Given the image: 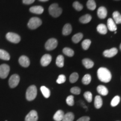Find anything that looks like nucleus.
<instances>
[{
    "instance_id": "1",
    "label": "nucleus",
    "mask_w": 121,
    "mask_h": 121,
    "mask_svg": "<svg viewBox=\"0 0 121 121\" xmlns=\"http://www.w3.org/2000/svg\"><path fill=\"white\" fill-rule=\"evenodd\" d=\"M98 78L102 82H109L112 79V74L108 69L104 67H100L98 70Z\"/></svg>"
},
{
    "instance_id": "27",
    "label": "nucleus",
    "mask_w": 121,
    "mask_h": 121,
    "mask_svg": "<svg viewBox=\"0 0 121 121\" xmlns=\"http://www.w3.org/2000/svg\"><path fill=\"white\" fill-rule=\"evenodd\" d=\"M40 90H41L43 96L45 98H48L49 97L50 95H51V92H50V90L47 87L44 86H43L40 87Z\"/></svg>"
},
{
    "instance_id": "22",
    "label": "nucleus",
    "mask_w": 121,
    "mask_h": 121,
    "mask_svg": "<svg viewBox=\"0 0 121 121\" xmlns=\"http://www.w3.org/2000/svg\"><path fill=\"white\" fill-rule=\"evenodd\" d=\"M113 17L115 23L121 24V14L118 11H114L113 13Z\"/></svg>"
},
{
    "instance_id": "2",
    "label": "nucleus",
    "mask_w": 121,
    "mask_h": 121,
    "mask_svg": "<svg viewBox=\"0 0 121 121\" xmlns=\"http://www.w3.org/2000/svg\"><path fill=\"white\" fill-rule=\"evenodd\" d=\"M49 13L53 17H57L61 15L62 10L57 4H53L49 7Z\"/></svg>"
},
{
    "instance_id": "14",
    "label": "nucleus",
    "mask_w": 121,
    "mask_h": 121,
    "mask_svg": "<svg viewBox=\"0 0 121 121\" xmlns=\"http://www.w3.org/2000/svg\"><path fill=\"white\" fill-rule=\"evenodd\" d=\"M29 10L31 13H35V14H42L44 11V9L40 6H35L30 7Z\"/></svg>"
},
{
    "instance_id": "15",
    "label": "nucleus",
    "mask_w": 121,
    "mask_h": 121,
    "mask_svg": "<svg viewBox=\"0 0 121 121\" xmlns=\"http://www.w3.org/2000/svg\"><path fill=\"white\" fill-rule=\"evenodd\" d=\"M107 26H108V29L111 31H116L117 30V26L116 24L115 23L114 20L111 18H109L107 22Z\"/></svg>"
},
{
    "instance_id": "5",
    "label": "nucleus",
    "mask_w": 121,
    "mask_h": 121,
    "mask_svg": "<svg viewBox=\"0 0 121 121\" xmlns=\"http://www.w3.org/2000/svg\"><path fill=\"white\" fill-rule=\"evenodd\" d=\"M58 45V42L55 38L48 39L45 44V47L48 51H52L55 49Z\"/></svg>"
},
{
    "instance_id": "13",
    "label": "nucleus",
    "mask_w": 121,
    "mask_h": 121,
    "mask_svg": "<svg viewBox=\"0 0 121 121\" xmlns=\"http://www.w3.org/2000/svg\"><path fill=\"white\" fill-rule=\"evenodd\" d=\"M98 16L100 19H105L107 16V10L106 9L105 7L103 6L100 7L98 9Z\"/></svg>"
},
{
    "instance_id": "11",
    "label": "nucleus",
    "mask_w": 121,
    "mask_h": 121,
    "mask_svg": "<svg viewBox=\"0 0 121 121\" xmlns=\"http://www.w3.org/2000/svg\"><path fill=\"white\" fill-rule=\"evenodd\" d=\"M52 60V57L48 54H44L40 60V63L44 67L47 66Z\"/></svg>"
},
{
    "instance_id": "32",
    "label": "nucleus",
    "mask_w": 121,
    "mask_h": 121,
    "mask_svg": "<svg viewBox=\"0 0 121 121\" xmlns=\"http://www.w3.org/2000/svg\"><path fill=\"white\" fill-rule=\"evenodd\" d=\"M78 73H76V72H73V73H72L71 75H70V77H69V81H70L71 83L76 82L77 81H78Z\"/></svg>"
},
{
    "instance_id": "38",
    "label": "nucleus",
    "mask_w": 121,
    "mask_h": 121,
    "mask_svg": "<svg viewBox=\"0 0 121 121\" xmlns=\"http://www.w3.org/2000/svg\"><path fill=\"white\" fill-rule=\"evenodd\" d=\"M66 76H65V75H60L58 76V78H57V82L59 84H63V83H64L65 81H66Z\"/></svg>"
},
{
    "instance_id": "10",
    "label": "nucleus",
    "mask_w": 121,
    "mask_h": 121,
    "mask_svg": "<svg viewBox=\"0 0 121 121\" xmlns=\"http://www.w3.org/2000/svg\"><path fill=\"white\" fill-rule=\"evenodd\" d=\"M118 53V49L116 48H112L110 49L105 50L104 51L103 54L106 57L111 58L116 56Z\"/></svg>"
},
{
    "instance_id": "35",
    "label": "nucleus",
    "mask_w": 121,
    "mask_h": 121,
    "mask_svg": "<svg viewBox=\"0 0 121 121\" xmlns=\"http://www.w3.org/2000/svg\"><path fill=\"white\" fill-rule=\"evenodd\" d=\"M72 6H73L74 9L78 11H81V10H82L83 9V6L81 4H80L79 2H78V1H75V2H74L73 3Z\"/></svg>"
},
{
    "instance_id": "4",
    "label": "nucleus",
    "mask_w": 121,
    "mask_h": 121,
    "mask_svg": "<svg viewBox=\"0 0 121 121\" xmlns=\"http://www.w3.org/2000/svg\"><path fill=\"white\" fill-rule=\"evenodd\" d=\"M42 24V20L39 18L37 17H34L31 18L29 21L28 26L30 29H35L40 26Z\"/></svg>"
},
{
    "instance_id": "45",
    "label": "nucleus",
    "mask_w": 121,
    "mask_h": 121,
    "mask_svg": "<svg viewBox=\"0 0 121 121\" xmlns=\"http://www.w3.org/2000/svg\"></svg>"
},
{
    "instance_id": "7",
    "label": "nucleus",
    "mask_w": 121,
    "mask_h": 121,
    "mask_svg": "<svg viewBox=\"0 0 121 121\" xmlns=\"http://www.w3.org/2000/svg\"><path fill=\"white\" fill-rule=\"evenodd\" d=\"M10 72V67L6 64H3L0 66V78H6Z\"/></svg>"
},
{
    "instance_id": "31",
    "label": "nucleus",
    "mask_w": 121,
    "mask_h": 121,
    "mask_svg": "<svg viewBox=\"0 0 121 121\" xmlns=\"http://www.w3.org/2000/svg\"><path fill=\"white\" fill-rule=\"evenodd\" d=\"M91 81V77L89 74H86L83 77L82 79V82L84 85H88L90 83Z\"/></svg>"
},
{
    "instance_id": "43",
    "label": "nucleus",
    "mask_w": 121,
    "mask_h": 121,
    "mask_svg": "<svg viewBox=\"0 0 121 121\" xmlns=\"http://www.w3.org/2000/svg\"><path fill=\"white\" fill-rule=\"evenodd\" d=\"M120 49L121 50V45H120Z\"/></svg>"
},
{
    "instance_id": "29",
    "label": "nucleus",
    "mask_w": 121,
    "mask_h": 121,
    "mask_svg": "<svg viewBox=\"0 0 121 121\" xmlns=\"http://www.w3.org/2000/svg\"><path fill=\"white\" fill-rule=\"evenodd\" d=\"M86 6L89 10H94L96 9V4L94 0H88L87 2Z\"/></svg>"
},
{
    "instance_id": "21",
    "label": "nucleus",
    "mask_w": 121,
    "mask_h": 121,
    "mask_svg": "<svg viewBox=\"0 0 121 121\" xmlns=\"http://www.w3.org/2000/svg\"><path fill=\"white\" fill-rule=\"evenodd\" d=\"M0 59L3 60H9L10 59V56L8 52L4 50L0 49Z\"/></svg>"
},
{
    "instance_id": "42",
    "label": "nucleus",
    "mask_w": 121,
    "mask_h": 121,
    "mask_svg": "<svg viewBox=\"0 0 121 121\" xmlns=\"http://www.w3.org/2000/svg\"><path fill=\"white\" fill-rule=\"evenodd\" d=\"M39 1H41V2H47V1H49V0H39Z\"/></svg>"
},
{
    "instance_id": "40",
    "label": "nucleus",
    "mask_w": 121,
    "mask_h": 121,
    "mask_svg": "<svg viewBox=\"0 0 121 121\" xmlns=\"http://www.w3.org/2000/svg\"><path fill=\"white\" fill-rule=\"evenodd\" d=\"M90 121V118L87 116H85V117H82L80 118L77 121Z\"/></svg>"
},
{
    "instance_id": "16",
    "label": "nucleus",
    "mask_w": 121,
    "mask_h": 121,
    "mask_svg": "<svg viewBox=\"0 0 121 121\" xmlns=\"http://www.w3.org/2000/svg\"><path fill=\"white\" fill-rule=\"evenodd\" d=\"M64 112L61 110H59L55 113L53 116V119L56 121H62L64 117Z\"/></svg>"
},
{
    "instance_id": "19",
    "label": "nucleus",
    "mask_w": 121,
    "mask_h": 121,
    "mask_svg": "<svg viewBox=\"0 0 121 121\" xmlns=\"http://www.w3.org/2000/svg\"><path fill=\"white\" fill-rule=\"evenodd\" d=\"M72 32V26L69 24H66L63 28L62 33L64 35H68Z\"/></svg>"
},
{
    "instance_id": "12",
    "label": "nucleus",
    "mask_w": 121,
    "mask_h": 121,
    "mask_svg": "<svg viewBox=\"0 0 121 121\" xmlns=\"http://www.w3.org/2000/svg\"><path fill=\"white\" fill-rule=\"evenodd\" d=\"M19 62L21 66L24 67H28L30 65V60L28 57L22 56L19 58Z\"/></svg>"
},
{
    "instance_id": "8",
    "label": "nucleus",
    "mask_w": 121,
    "mask_h": 121,
    "mask_svg": "<svg viewBox=\"0 0 121 121\" xmlns=\"http://www.w3.org/2000/svg\"><path fill=\"white\" fill-rule=\"evenodd\" d=\"M20 82V77L17 74H14L10 77L9 79V85L11 88H14L16 87Z\"/></svg>"
},
{
    "instance_id": "39",
    "label": "nucleus",
    "mask_w": 121,
    "mask_h": 121,
    "mask_svg": "<svg viewBox=\"0 0 121 121\" xmlns=\"http://www.w3.org/2000/svg\"><path fill=\"white\" fill-rule=\"evenodd\" d=\"M71 92L75 95H78L81 93V89L78 87H73L71 89Z\"/></svg>"
},
{
    "instance_id": "41",
    "label": "nucleus",
    "mask_w": 121,
    "mask_h": 121,
    "mask_svg": "<svg viewBox=\"0 0 121 121\" xmlns=\"http://www.w3.org/2000/svg\"><path fill=\"white\" fill-rule=\"evenodd\" d=\"M35 0H22L23 4H33Z\"/></svg>"
},
{
    "instance_id": "33",
    "label": "nucleus",
    "mask_w": 121,
    "mask_h": 121,
    "mask_svg": "<svg viewBox=\"0 0 121 121\" xmlns=\"http://www.w3.org/2000/svg\"><path fill=\"white\" fill-rule=\"evenodd\" d=\"M91 40L89 39H85L82 42V47L84 50H87L89 49V47L91 44Z\"/></svg>"
},
{
    "instance_id": "34",
    "label": "nucleus",
    "mask_w": 121,
    "mask_h": 121,
    "mask_svg": "<svg viewBox=\"0 0 121 121\" xmlns=\"http://www.w3.org/2000/svg\"><path fill=\"white\" fill-rule=\"evenodd\" d=\"M84 96L87 102L90 103L91 102L92 99H93V95H92V94L90 91H86L84 93Z\"/></svg>"
},
{
    "instance_id": "24",
    "label": "nucleus",
    "mask_w": 121,
    "mask_h": 121,
    "mask_svg": "<svg viewBox=\"0 0 121 121\" xmlns=\"http://www.w3.org/2000/svg\"><path fill=\"white\" fill-rule=\"evenodd\" d=\"M91 19L92 17L90 15L86 14L81 16V17L80 18V22L82 24H86L90 22Z\"/></svg>"
},
{
    "instance_id": "6",
    "label": "nucleus",
    "mask_w": 121,
    "mask_h": 121,
    "mask_svg": "<svg viewBox=\"0 0 121 121\" xmlns=\"http://www.w3.org/2000/svg\"><path fill=\"white\" fill-rule=\"evenodd\" d=\"M6 37L9 42L13 43H18L21 40V38L19 35L13 33H8Z\"/></svg>"
},
{
    "instance_id": "36",
    "label": "nucleus",
    "mask_w": 121,
    "mask_h": 121,
    "mask_svg": "<svg viewBox=\"0 0 121 121\" xmlns=\"http://www.w3.org/2000/svg\"><path fill=\"white\" fill-rule=\"evenodd\" d=\"M120 97L119 96H116L112 100L111 102V105L112 107H116L120 102Z\"/></svg>"
},
{
    "instance_id": "18",
    "label": "nucleus",
    "mask_w": 121,
    "mask_h": 121,
    "mask_svg": "<svg viewBox=\"0 0 121 121\" xmlns=\"http://www.w3.org/2000/svg\"><path fill=\"white\" fill-rule=\"evenodd\" d=\"M97 91L100 94L105 96L108 94V90L107 87L103 85H99L97 87Z\"/></svg>"
},
{
    "instance_id": "25",
    "label": "nucleus",
    "mask_w": 121,
    "mask_h": 121,
    "mask_svg": "<svg viewBox=\"0 0 121 121\" xmlns=\"http://www.w3.org/2000/svg\"><path fill=\"white\" fill-rule=\"evenodd\" d=\"M83 38V34L82 33H78V34H76L72 38V40L73 43H78L79 42L80 40L82 39Z\"/></svg>"
},
{
    "instance_id": "37",
    "label": "nucleus",
    "mask_w": 121,
    "mask_h": 121,
    "mask_svg": "<svg viewBox=\"0 0 121 121\" xmlns=\"http://www.w3.org/2000/svg\"><path fill=\"white\" fill-rule=\"evenodd\" d=\"M66 103L69 106H73L74 105V97L72 95H69L66 99Z\"/></svg>"
},
{
    "instance_id": "30",
    "label": "nucleus",
    "mask_w": 121,
    "mask_h": 121,
    "mask_svg": "<svg viewBox=\"0 0 121 121\" xmlns=\"http://www.w3.org/2000/svg\"><path fill=\"white\" fill-rule=\"evenodd\" d=\"M63 53L69 57H72L74 55V51L71 48L66 47L63 49Z\"/></svg>"
},
{
    "instance_id": "28",
    "label": "nucleus",
    "mask_w": 121,
    "mask_h": 121,
    "mask_svg": "<svg viewBox=\"0 0 121 121\" xmlns=\"http://www.w3.org/2000/svg\"><path fill=\"white\" fill-rule=\"evenodd\" d=\"M74 119V115L71 112H69L64 115V117L62 121H73Z\"/></svg>"
},
{
    "instance_id": "23",
    "label": "nucleus",
    "mask_w": 121,
    "mask_h": 121,
    "mask_svg": "<svg viewBox=\"0 0 121 121\" xmlns=\"http://www.w3.org/2000/svg\"><path fill=\"white\" fill-rule=\"evenodd\" d=\"M82 63L86 69H89L92 68L94 66V62L91 60H89L88 58H85L82 60Z\"/></svg>"
},
{
    "instance_id": "17",
    "label": "nucleus",
    "mask_w": 121,
    "mask_h": 121,
    "mask_svg": "<svg viewBox=\"0 0 121 121\" xmlns=\"http://www.w3.org/2000/svg\"><path fill=\"white\" fill-rule=\"evenodd\" d=\"M103 100L102 98L99 95L95 96L94 100V105L96 109H99L102 107Z\"/></svg>"
},
{
    "instance_id": "44",
    "label": "nucleus",
    "mask_w": 121,
    "mask_h": 121,
    "mask_svg": "<svg viewBox=\"0 0 121 121\" xmlns=\"http://www.w3.org/2000/svg\"><path fill=\"white\" fill-rule=\"evenodd\" d=\"M116 1H118V0H116Z\"/></svg>"
},
{
    "instance_id": "3",
    "label": "nucleus",
    "mask_w": 121,
    "mask_h": 121,
    "mask_svg": "<svg viewBox=\"0 0 121 121\" xmlns=\"http://www.w3.org/2000/svg\"><path fill=\"white\" fill-rule=\"evenodd\" d=\"M37 95V89L35 85H31L27 89L26 98L29 101L33 100Z\"/></svg>"
},
{
    "instance_id": "26",
    "label": "nucleus",
    "mask_w": 121,
    "mask_h": 121,
    "mask_svg": "<svg viewBox=\"0 0 121 121\" xmlns=\"http://www.w3.org/2000/svg\"><path fill=\"white\" fill-rule=\"evenodd\" d=\"M56 65L59 67H62L64 66V57L62 55H59L57 57Z\"/></svg>"
},
{
    "instance_id": "20",
    "label": "nucleus",
    "mask_w": 121,
    "mask_h": 121,
    "mask_svg": "<svg viewBox=\"0 0 121 121\" xmlns=\"http://www.w3.org/2000/svg\"><path fill=\"white\" fill-rule=\"evenodd\" d=\"M97 31L100 34H106L107 33V27L105 25L103 24H100L98 25L97 26Z\"/></svg>"
},
{
    "instance_id": "9",
    "label": "nucleus",
    "mask_w": 121,
    "mask_h": 121,
    "mask_svg": "<svg viewBox=\"0 0 121 121\" xmlns=\"http://www.w3.org/2000/svg\"><path fill=\"white\" fill-rule=\"evenodd\" d=\"M38 118V117L37 112L35 110H31L25 117V121H37Z\"/></svg>"
}]
</instances>
